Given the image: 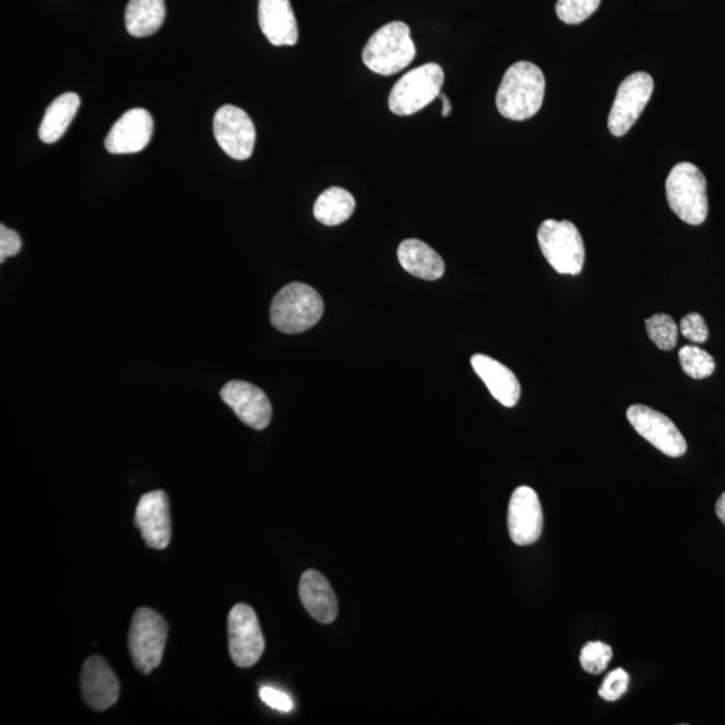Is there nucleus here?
I'll use <instances>...</instances> for the list:
<instances>
[{
    "mask_svg": "<svg viewBox=\"0 0 725 725\" xmlns=\"http://www.w3.org/2000/svg\"><path fill=\"white\" fill-rule=\"evenodd\" d=\"M22 242L20 236L14 230L8 229L4 225L0 226V262H4L9 257L20 253Z\"/></svg>",
    "mask_w": 725,
    "mask_h": 725,
    "instance_id": "7c9ffc66",
    "label": "nucleus"
},
{
    "mask_svg": "<svg viewBox=\"0 0 725 725\" xmlns=\"http://www.w3.org/2000/svg\"><path fill=\"white\" fill-rule=\"evenodd\" d=\"M214 136L231 159L247 160L253 155L256 127L241 107L225 105L215 113Z\"/></svg>",
    "mask_w": 725,
    "mask_h": 725,
    "instance_id": "9d476101",
    "label": "nucleus"
},
{
    "mask_svg": "<svg viewBox=\"0 0 725 725\" xmlns=\"http://www.w3.org/2000/svg\"><path fill=\"white\" fill-rule=\"evenodd\" d=\"M154 135V118L151 113L141 107L125 112L113 124L105 139L107 152L113 155H129L143 151L151 141Z\"/></svg>",
    "mask_w": 725,
    "mask_h": 725,
    "instance_id": "2eb2a0df",
    "label": "nucleus"
},
{
    "mask_svg": "<svg viewBox=\"0 0 725 725\" xmlns=\"http://www.w3.org/2000/svg\"><path fill=\"white\" fill-rule=\"evenodd\" d=\"M166 20L165 0H129L125 26L134 37L144 38L159 32Z\"/></svg>",
    "mask_w": 725,
    "mask_h": 725,
    "instance_id": "4be33fe9",
    "label": "nucleus"
},
{
    "mask_svg": "<svg viewBox=\"0 0 725 725\" xmlns=\"http://www.w3.org/2000/svg\"><path fill=\"white\" fill-rule=\"evenodd\" d=\"M417 56L410 27L404 22H392L382 26L365 44L363 63L376 75L399 73Z\"/></svg>",
    "mask_w": 725,
    "mask_h": 725,
    "instance_id": "f03ea898",
    "label": "nucleus"
},
{
    "mask_svg": "<svg viewBox=\"0 0 725 725\" xmlns=\"http://www.w3.org/2000/svg\"><path fill=\"white\" fill-rule=\"evenodd\" d=\"M508 530L512 542L531 545L543 531V511L537 494L530 487L514 490L508 509Z\"/></svg>",
    "mask_w": 725,
    "mask_h": 725,
    "instance_id": "f8f14e48",
    "label": "nucleus"
},
{
    "mask_svg": "<svg viewBox=\"0 0 725 725\" xmlns=\"http://www.w3.org/2000/svg\"><path fill=\"white\" fill-rule=\"evenodd\" d=\"M229 650L239 668L254 667L265 650V638L256 611L248 604H236L229 614Z\"/></svg>",
    "mask_w": 725,
    "mask_h": 725,
    "instance_id": "1a4fd4ad",
    "label": "nucleus"
},
{
    "mask_svg": "<svg viewBox=\"0 0 725 725\" xmlns=\"http://www.w3.org/2000/svg\"><path fill=\"white\" fill-rule=\"evenodd\" d=\"M539 247L557 273L577 275L585 265V243L570 220H544L537 231Z\"/></svg>",
    "mask_w": 725,
    "mask_h": 725,
    "instance_id": "39448f33",
    "label": "nucleus"
},
{
    "mask_svg": "<svg viewBox=\"0 0 725 725\" xmlns=\"http://www.w3.org/2000/svg\"><path fill=\"white\" fill-rule=\"evenodd\" d=\"M601 5V0H557L556 14L567 25H579L589 20Z\"/></svg>",
    "mask_w": 725,
    "mask_h": 725,
    "instance_id": "a878e982",
    "label": "nucleus"
},
{
    "mask_svg": "<svg viewBox=\"0 0 725 725\" xmlns=\"http://www.w3.org/2000/svg\"><path fill=\"white\" fill-rule=\"evenodd\" d=\"M670 208L688 225L703 224L709 215V195L704 173L692 163L676 165L667 179Z\"/></svg>",
    "mask_w": 725,
    "mask_h": 725,
    "instance_id": "20e7f679",
    "label": "nucleus"
},
{
    "mask_svg": "<svg viewBox=\"0 0 725 725\" xmlns=\"http://www.w3.org/2000/svg\"><path fill=\"white\" fill-rule=\"evenodd\" d=\"M680 331L692 343H705L710 337L709 327H706L703 316L699 314H689L681 320Z\"/></svg>",
    "mask_w": 725,
    "mask_h": 725,
    "instance_id": "c85d7f7f",
    "label": "nucleus"
},
{
    "mask_svg": "<svg viewBox=\"0 0 725 725\" xmlns=\"http://www.w3.org/2000/svg\"><path fill=\"white\" fill-rule=\"evenodd\" d=\"M682 370L693 380H704L713 374L716 369L715 359L709 352L699 349L698 345H687L679 352Z\"/></svg>",
    "mask_w": 725,
    "mask_h": 725,
    "instance_id": "b1692460",
    "label": "nucleus"
},
{
    "mask_svg": "<svg viewBox=\"0 0 725 725\" xmlns=\"http://www.w3.org/2000/svg\"><path fill=\"white\" fill-rule=\"evenodd\" d=\"M544 93L545 78L541 68L529 61L517 63L502 77L496 95L497 110L506 118L524 122L541 111Z\"/></svg>",
    "mask_w": 725,
    "mask_h": 725,
    "instance_id": "f257e3e1",
    "label": "nucleus"
},
{
    "mask_svg": "<svg viewBox=\"0 0 725 725\" xmlns=\"http://www.w3.org/2000/svg\"><path fill=\"white\" fill-rule=\"evenodd\" d=\"M355 206V197L349 191L331 188L317 197L314 214L322 225L337 226L352 217Z\"/></svg>",
    "mask_w": 725,
    "mask_h": 725,
    "instance_id": "5701e85b",
    "label": "nucleus"
},
{
    "mask_svg": "<svg viewBox=\"0 0 725 725\" xmlns=\"http://www.w3.org/2000/svg\"><path fill=\"white\" fill-rule=\"evenodd\" d=\"M646 331L658 349L662 351L673 350L679 339V329L669 315L658 314L646 319Z\"/></svg>",
    "mask_w": 725,
    "mask_h": 725,
    "instance_id": "393cba45",
    "label": "nucleus"
},
{
    "mask_svg": "<svg viewBox=\"0 0 725 725\" xmlns=\"http://www.w3.org/2000/svg\"><path fill=\"white\" fill-rule=\"evenodd\" d=\"M83 700L92 710L103 712L118 700L120 684L110 665L101 657H89L81 672Z\"/></svg>",
    "mask_w": 725,
    "mask_h": 725,
    "instance_id": "dca6fc26",
    "label": "nucleus"
},
{
    "mask_svg": "<svg viewBox=\"0 0 725 725\" xmlns=\"http://www.w3.org/2000/svg\"><path fill=\"white\" fill-rule=\"evenodd\" d=\"M439 98H441L443 104L442 117H448L449 115H451L452 112L451 101H449L446 95L443 93H441Z\"/></svg>",
    "mask_w": 725,
    "mask_h": 725,
    "instance_id": "473e14b6",
    "label": "nucleus"
},
{
    "mask_svg": "<svg viewBox=\"0 0 725 725\" xmlns=\"http://www.w3.org/2000/svg\"><path fill=\"white\" fill-rule=\"evenodd\" d=\"M716 514L717 518L723 521L725 524V494L721 496V499L716 502Z\"/></svg>",
    "mask_w": 725,
    "mask_h": 725,
    "instance_id": "2f4dec72",
    "label": "nucleus"
},
{
    "mask_svg": "<svg viewBox=\"0 0 725 725\" xmlns=\"http://www.w3.org/2000/svg\"><path fill=\"white\" fill-rule=\"evenodd\" d=\"M81 105L80 95L68 92L59 95L47 107L44 120L39 127V139L46 144H53L61 139L65 132L70 127Z\"/></svg>",
    "mask_w": 725,
    "mask_h": 725,
    "instance_id": "412c9836",
    "label": "nucleus"
},
{
    "mask_svg": "<svg viewBox=\"0 0 725 725\" xmlns=\"http://www.w3.org/2000/svg\"><path fill=\"white\" fill-rule=\"evenodd\" d=\"M169 626L159 613L148 608L136 611L129 631V652L135 667L149 675L163 660Z\"/></svg>",
    "mask_w": 725,
    "mask_h": 725,
    "instance_id": "0eeeda50",
    "label": "nucleus"
},
{
    "mask_svg": "<svg viewBox=\"0 0 725 725\" xmlns=\"http://www.w3.org/2000/svg\"><path fill=\"white\" fill-rule=\"evenodd\" d=\"M653 91H655V81L645 71L628 76L621 82L609 115L611 135L622 137L632 129L648 105Z\"/></svg>",
    "mask_w": 725,
    "mask_h": 725,
    "instance_id": "6e6552de",
    "label": "nucleus"
},
{
    "mask_svg": "<svg viewBox=\"0 0 725 725\" xmlns=\"http://www.w3.org/2000/svg\"><path fill=\"white\" fill-rule=\"evenodd\" d=\"M398 260L406 272L415 277L434 281L445 273V262L434 249L419 239H406L398 248Z\"/></svg>",
    "mask_w": 725,
    "mask_h": 725,
    "instance_id": "aec40b11",
    "label": "nucleus"
},
{
    "mask_svg": "<svg viewBox=\"0 0 725 725\" xmlns=\"http://www.w3.org/2000/svg\"><path fill=\"white\" fill-rule=\"evenodd\" d=\"M627 688L628 675L623 669H615L603 680L598 693L603 700L616 701L626 693Z\"/></svg>",
    "mask_w": 725,
    "mask_h": 725,
    "instance_id": "cd10ccee",
    "label": "nucleus"
},
{
    "mask_svg": "<svg viewBox=\"0 0 725 725\" xmlns=\"http://www.w3.org/2000/svg\"><path fill=\"white\" fill-rule=\"evenodd\" d=\"M259 22L261 32L274 46H295L298 26L291 0H260Z\"/></svg>",
    "mask_w": 725,
    "mask_h": 725,
    "instance_id": "f3484780",
    "label": "nucleus"
},
{
    "mask_svg": "<svg viewBox=\"0 0 725 725\" xmlns=\"http://www.w3.org/2000/svg\"><path fill=\"white\" fill-rule=\"evenodd\" d=\"M260 696L263 703L271 706L273 710L280 712H291L293 710V701L287 694L279 689L272 687H263L260 691Z\"/></svg>",
    "mask_w": 725,
    "mask_h": 725,
    "instance_id": "c756f323",
    "label": "nucleus"
},
{
    "mask_svg": "<svg viewBox=\"0 0 725 725\" xmlns=\"http://www.w3.org/2000/svg\"><path fill=\"white\" fill-rule=\"evenodd\" d=\"M613 660V649L608 644L587 643L580 652V664L585 672L590 675H601L608 669L610 661Z\"/></svg>",
    "mask_w": 725,
    "mask_h": 725,
    "instance_id": "bb28decb",
    "label": "nucleus"
},
{
    "mask_svg": "<svg viewBox=\"0 0 725 725\" xmlns=\"http://www.w3.org/2000/svg\"><path fill=\"white\" fill-rule=\"evenodd\" d=\"M471 363L496 400L506 407L518 404L521 388L517 375L511 370L495 359L479 353L472 358Z\"/></svg>",
    "mask_w": 725,
    "mask_h": 725,
    "instance_id": "6ab92c4d",
    "label": "nucleus"
},
{
    "mask_svg": "<svg viewBox=\"0 0 725 725\" xmlns=\"http://www.w3.org/2000/svg\"><path fill=\"white\" fill-rule=\"evenodd\" d=\"M445 75L439 64H427L410 70L395 83L388 98L389 111L411 116L439 98Z\"/></svg>",
    "mask_w": 725,
    "mask_h": 725,
    "instance_id": "423d86ee",
    "label": "nucleus"
},
{
    "mask_svg": "<svg viewBox=\"0 0 725 725\" xmlns=\"http://www.w3.org/2000/svg\"><path fill=\"white\" fill-rule=\"evenodd\" d=\"M322 311H325V302L314 287L293 283L284 286L274 296L271 320L279 331L296 335L315 327L320 321Z\"/></svg>",
    "mask_w": 725,
    "mask_h": 725,
    "instance_id": "7ed1b4c3",
    "label": "nucleus"
},
{
    "mask_svg": "<svg viewBox=\"0 0 725 725\" xmlns=\"http://www.w3.org/2000/svg\"><path fill=\"white\" fill-rule=\"evenodd\" d=\"M220 398L248 427L262 430L271 423V400L261 388L247 382L231 381L220 389Z\"/></svg>",
    "mask_w": 725,
    "mask_h": 725,
    "instance_id": "4468645a",
    "label": "nucleus"
},
{
    "mask_svg": "<svg viewBox=\"0 0 725 725\" xmlns=\"http://www.w3.org/2000/svg\"><path fill=\"white\" fill-rule=\"evenodd\" d=\"M135 523L143 541L155 550H165L171 542L169 497L163 490H154L141 497L135 513Z\"/></svg>",
    "mask_w": 725,
    "mask_h": 725,
    "instance_id": "ddd939ff",
    "label": "nucleus"
},
{
    "mask_svg": "<svg viewBox=\"0 0 725 725\" xmlns=\"http://www.w3.org/2000/svg\"><path fill=\"white\" fill-rule=\"evenodd\" d=\"M299 598L311 619L322 625L337 620L338 599L325 575L315 570L305 571L299 580Z\"/></svg>",
    "mask_w": 725,
    "mask_h": 725,
    "instance_id": "a211bd4d",
    "label": "nucleus"
},
{
    "mask_svg": "<svg viewBox=\"0 0 725 725\" xmlns=\"http://www.w3.org/2000/svg\"><path fill=\"white\" fill-rule=\"evenodd\" d=\"M628 422L641 437L669 457L687 453V441L667 416L648 406L634 405L626 412Z\"/></svg>",
    "mask_w": 725,
    "mask_h": 725,
    "instance_id": "9b49d317",
    "label": "nucleus"
}]
</instances>
